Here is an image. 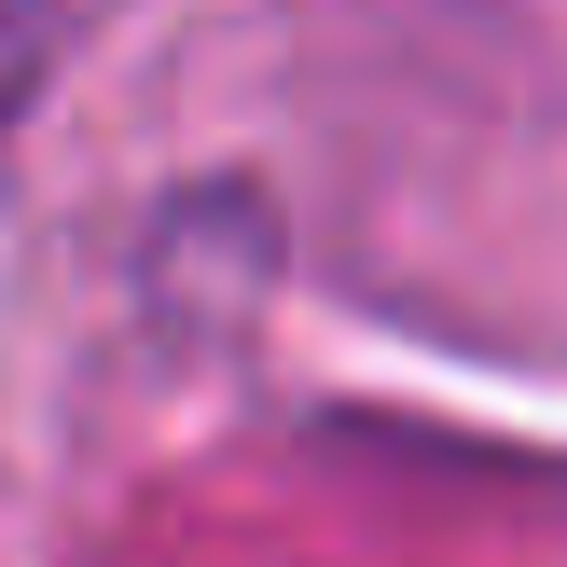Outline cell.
<instances>
[{
	"label": "cell",
	"mask_w": 567,
	"mask_h": 567,
	"mask_svg": "<svg viewBox=\"0 0 567 567\" xmlns=\"http://www.w3.org/2000/svg\"><path fill=\"white\" fill-rule=\"evenodd\" d=\"M28 55H42V28H28V0H0V97L28 83Z\"/></svg>",
	"instance_id": "6da1fadb"
}]
</instances>
